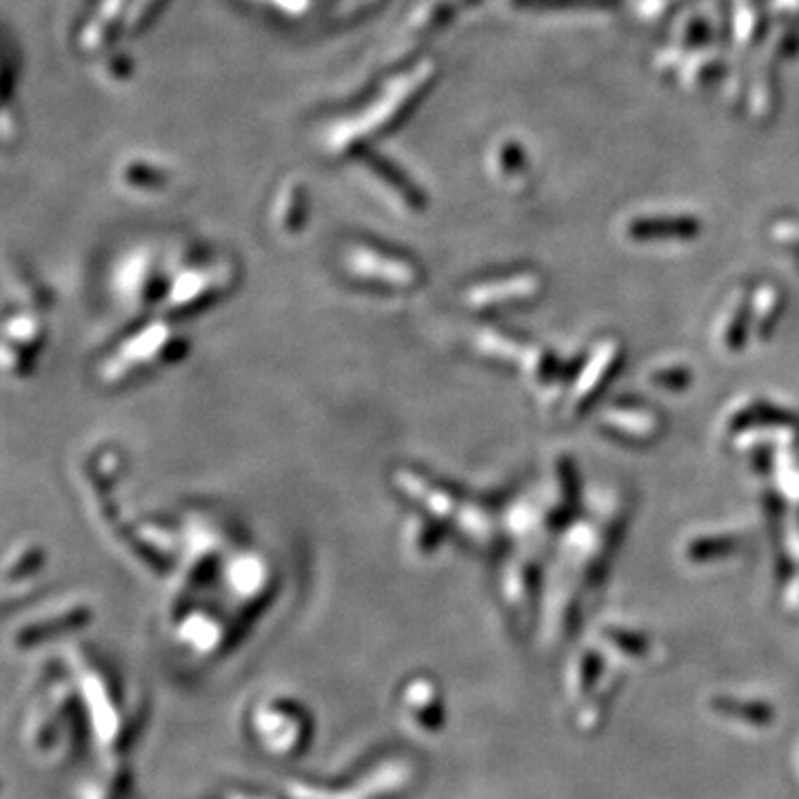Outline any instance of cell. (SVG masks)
<instances>
[{
    "mask_svg": "<svg viewBox=\"0 0 799 799\" xmlns=\"http://www.w3.org/2000/svg\"><path fill=\"white\" fill-rule=\"evenodd\" d=\"M393 487L405 496V500H411L420 509H425L429 518H449L447 513L453 511L456 502L451 493L442 485L433 482L431 478H427L416 469L409 467L396 469Z\"/></svg>",
    "mask_w": 799,
    "mask_h": 799,
    "instance_id": "5",
    "label": "cell"
},
{
    "mask_svg": "<svg viewBox=\"0 0 799 799\" xmlns=\"http://www.w3.org/2000/svg\"><path fill=\"white\" fill-rule=\"evenodd\" d=\"M307 222V193L300 184H289L276 202V227L287 233H300Z\"/></svg>",
    "mask_w": 799,
    "mask_h": 799,
    "instance_id": "7",
    "label": "cell"
},
{
    "mask_svg": "<svg viewBox=\"0 0 799 799\" xmlns=\"http://www.w3.org/2000/svg\"><path fill=\"white\" fill-rule=\"evenodd\" d=\"M236 282V269L229 260H193L169 280L162 307L171 316H184L211 307L227 296Z\"/></svg>",
    "mask_w": 799,
    "mask_h": 799,
    "instance_id": "3",
    "label": "cell"
},
{
    "mask_svg": "<svg viewBox=\"0 0 799 799\" xmlns=\"http://www.w3.org/2000/svg\"><path fill=\"white\" fill-rule=\"evenodd\" d=\"M184 336L167 320L147 322L122 338L98 364V380L104 387H120L153 369H162L184 353Z\"/></svg>",
    "mask_w": 799,
    "mask_h": 799,
    "instance_id": "1",
    "label": "cell"
},
{
    "mask_svg": "<svg viewBox=\"0 0 799 799\" xmlns=\"http://www.w3.org/2000/svg\"><path fill=\"white\" fill-rule=\"evenodd\" d=\"M222 569L229 591L244 600L262 596L271 582V565L258 551H240Z\"/></svg>",
    "mask_w": 799,
    "mask_h": 799,
    "instance_id": "6",
    "label": "cell"
},
{
    "mask_svg": "<svg viewBox=\"0 0 799 799\" xmlns=\"http://www.w3.org/2000/svg\"><path fill=\"white\" fill-rule=\"evenodd\" d=\"M369 167H371L389 187H393V191L398 193V198H402L407 204H418V202H420V193L416 191V187H413L400 171H396L391 164H387L382 158L371 156V158H369Z\"/></svg>",
    "mask_w": 799,
    "mask_h": 799,
    "instance_id": "9",
    "label": "cell"
},
{
    "mask_svg": "<svg viewBox=\"0 0 799 799\" xmlns=\"http://www.w3.org/2000/svg\"><path fill=\"white\" fill-rule=\"evenodd\" d=\"M44 342V322L38 309H20L7 318L2 331V364L9 373H24Z\"/></svg>",
    "mask_w": 799,
    "mask_h": 799,
    "instance_id": "4",
    "label": "cell"
},
{
    "mask_svg": "<svg viewBox=\"0 0 799 799\" xmlns=\"http://www.w3.org/2000/svg\"><path fill=\"white\" fill-rule=\"evenodd\" d=\"M342 269L360 287L389 293H409L425 280L413 258L376 242H351L342 253Z\"/></svg>",
    "mask_w": 799,
    "mask_h": 799,
    "instance_id": "2",
    "label": "cell"
},
{
    "mask_svg": "<svg viewBox=\"0 0 799 799\" xmlns=\"http://www.w3.org/2000/svg\"><path fill=\"white\" fill-rule=\"evenodd\" d=\"M402 538H405L407 551H411V556H416V558L431 556L436 549V540H438L429 516H418L411 522H407Z\"/></svg>",
    "mask_w": 799,
    "mask_h": 799,
    "instance_id": "8",
    "label": "cell"
}]
</instances>
